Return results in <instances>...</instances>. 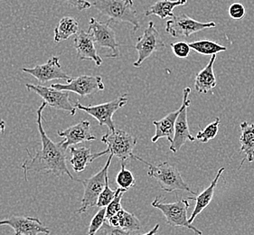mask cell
Instances as JSON below:
<instances>
[{
  "mask_svg": "<svg viewBox=\"0 0 254 235\" xmlns=\"http://www.w3.org/2000/svg\"><path fill=\"white\" fill-rule=\"evenodd\" d=\"M47 104L45 102L42 103L40 107L36 111V124L38 127V131L40 134L42 148L37 150L33 156L27 150L28 158L21 166V169L24 171L25 178L27 180V174L29 171L36 172H45L46 174L55 175L60 177L61 176L66 175L72 181L82 182L80 179L74 178L70 173L66 163L65 149L62 147L61 142L55 143L48 138L45 128L43 127V113Z\"/></svg>",
  "mask_w": 254,
  "mask_h": 235,
  "instance_id": "obj_1",
  "label": "cell"
},
{
  "mask_svg": "<svg viewBox=\"0 0 254 235\" xmlns=\"http://www.w3.org/2000/svg\"><path fill=\"white\" fill-rule=\"evenodd\" d=\"M133 159H137L138 161L147 165L148 168V176L156 179L158 184H160L161 189L164 190L165 192L172 193L174 191L181 190L191 193L193 195H197V194L192 191L189 185L184 181L183 177L176 165L170 164L168 161L153 165L135 155Z\"/></svg>",
  "mask_w": 254,
  "mask_h": 235,
  "instance_id": "obj_2",
  "label": "cell"
},
{
  "mask_svg": "<svg viewBox=\"0 0 254 235\" xmlns=\"http://www.w3.org/2000/svg\"><path fill=\"white\" fill-rule=\"evenodd\" d=\"M92 4L102 15L108 16L110 20L130 24L133 26V33L140 28L133 0H96Z\"/></svg>",
  "mask_w": 254,
  "mask_h": 235,
  "instance_id": "obj_3",
  "label": "cell"
},
{
  "mask_svg": "<svg viewBox=\"0 0 254 235\" xmlns=\"http://www.w3.org/2000/svg\"><path fill=\"white\" fill-rule=\"evenodd\" d=\"M102 142L107 145V149L93 154L92 160L101 158L106 154H110L125 162L127 159L134 157L133 150L137 145V139L131 134L124 130L116 129L114 132L106 133L102 138Z\"/></svg>",
  "mask_w": 254,
  "mask_h": 235,
  "instance_id": "obj_4",
  "label": "cell"
},
{
  "mask_svg": "<svg viewBox=\"0 0 254 235\" xmlns=\"http://www.w3.org/2000/svg\"><path fill=\"white\" fill-rule=\"evenodd\" d=\"M189 199H178L175 203L166 204L163 203L160 196H158L156 199L151 203L154 208L160 210L163 215L166 217L167 224L171 227H181L187 228L189 230L193 231L196 235H202V231L199 230L194 227L192 224L189 223L188 219V210L190 206Z\"/></svg>",
  "mask_w": 254,
  "mask_h": 235,
  "instance_id": "obj_5",
  "label": "cell"
},
{
  "mask_svg": "<svg viewBox=\"0 0 254 235\" xmlns=\"http://www.w3.org/2000/svg\"><path fill=\"white\" fill-rule=\"evenodd\" d=\"M113 156L110 155L107 163L101 169L98 173L92 176V177L87 178L81 183L84 187V193L81 199V205L80 209L77 211V214H83L88 210L94 206H97V203L100 195L105 187L106 176L109 172V168L112 163Z\"/></svg>",
  "mask_w": 254,
  "mask_h": 235,
  "instance_id": "obj_6",
  "label": "cell"
},
{
  "mask_svg": "<svg viewBox=\"0 0 254 235\" xmlns=\"http://www.w3.org/2000/svg\"><path fill=\"white\" fill-rule=\"evenodd\" d=\"M127 103V94H123L120 97L112 100L111 102L102 103L94 106H84L79 102H77L75 106L78 110L82 111L87 114L91 115L92 117L97 119L99 125L107 126L109 129L114 132L116 130L115 124L113 122V115L114 113L119 111L121 108L124 107Z\"/></svg>",
  "mask_w": 254,
  "mask_h": 235,
  "instance_id": "obj_7",
  "label": "cell"
},
{
  "mask_svg": "<svg viewBox=\"0 0 254 235\" xmlns=\"http://www.w3.org/2000/svg\"><path fill=\"white\" fill-rule=\"evenodd\" d=\"M111 22L112 20L109 19L106 23H102L92 17L88 33L97 46L111 50V53L106 56L107 58H118L120 57V45L116 40V34L110 25Z\"/></svg>",
  "mask_w": 254,
  "mask_h": 235,
  "instance_id": "obj_8",
  "label": "cell"
},
{
  "mask_svg": "<svg viewBox=\"0 0 254 235\" xmlns=\"http://www.w3.org/2000/svg\"><path fill=\"white\" fill-rule=\"evenodd\" d=\"M26 87L29 92H35L39 95L48 106L59 111L68 112L71 116L76 114L77 108L71 103L69 92L58 91L54 88L46 87L41 84L35 85L26 83Z\"/></svg>",
  "mask_w": 254,
  "mask_h": 235,
  "instance_id": "obj_9",
  "label": "cell"
},
{
  "mask_svg": "<svg viewBox=\"0 0 254 235\" xmlns=\"http://www.w3.org/2000/svg\"><path fill=\"white\" fill-rule=\"evenodd\" d=\"M165 47L166 45L161 39L155 24L150 21L146 30L144 31L142 36L138 38L137 44L135 45V49L137 50L138 57L137 61L133 63V66L136 68L141 66L143 61L151 57L154 53L160 51Z\"/></svg>",
  "mask_w": 254,
  "mask_h": 235,
  "instance_id": "obj_10",
  "label": "cell"
},
{
  "mask_svg": "<svg viewBox=\"0 0 254 235\" xmlns=\"http://www.w3.org/2000/svg\"><path fill=\"white\" fill-rule=\"evenodd\" d=\"M51 87L58 91L74 92L81 98L91 96L105 89L102 78L100 75H81L71 79L66 83L53 84Z\"/></svg>",
  "mask_w": 254,
  "mask_h": 235,
  "instance_id": "obj_11",
  "label": "cell"
},
{
  "mask_svg": "<svg viewBox=\"0 0 254 235\" xmlns=\"http://www.w3.org/2000/svg\"><path fill=\"white\" fill-rule=\"evenodd\" d=\"M216 25L214 22H207L202 23L194 20L186 14H180L178 15H174L171 19L167 21L166 26V33L173 37H181V36H188L198 33L201 31L215 27Z\"/></svg>",
  "mask_w": 254,
  "mask_h": 235,
  "instance_id": "obj_12",
  "label": "cell"
},
{
  "mask_svg": "<svg viewBox=\"0 0 254 235\" xmlns=\"http://www.w3.org/2000/svg\"><path fill=\"white\" fill-rule=\"evenodd\" d=\"M190 92H191V89L189 87H186L183 90V102L180 107V113L176 121L173 142L169 147V149L173 153L178 152L180 148L186 144L187 140H191V141L195 140V138L190 132L189 126H188V109L191 104V101L189 100Z\"/></svg>",
  "mask_w": 254,
  "mask_h": 235,
  "instance_id": "obj_13",
  "label": "cell"
},
{
  "mask_svg": "<svg viewBox=\"0 0 254 235\" xmlns=\"http://www.w3.org/2000/svg\"><path fill=\"white\" fill-rule=\"evenodd\" d=\"M21 70L35 77L42 84L53 80H64L66 82L71 80V77L63 71L60 59L57 57L49 58L45 64L36 65L34 68H22Z\"/></svg>",
  "mask_w": 254,
  "mask_h": 235,
  "instance_id": "obj_14",
  "label": "cell"
},
{
  "mask_svg": "<svg viewBox=\"0 0 254 235\" xmlns=\"http://www.w3.org/2000/svg\"><path fill=\"white\" fill-rule=\"evenodd\" d=\"M7 225L15 231V235H49L51 231L44 226L40 219L23 216L12 215L5 220H0V226Z\"/></svg>",
  "mask_w": 254,
  "mask_h": 235,
  "instance_id": "obj_15",
  "label": "cell"
},
{
  "mask_svg": "<svg viewBox=\"0 0 254 235\" xmlns=\"http://www.w3.org/2000/svg\"><path fill=\"white\" fill-rule=\"evenodd\" d=\"M58 136L64 138L62 147L66 150L71 146L82 143L85 141L96 140V137L92 133L91 123L89 120H81V122L72 125L64 130H59Z\"/></svg>",
  "mask_w": 254,
  "mask_h": 235,
  "instance_id": "obj_16",
  "label": "cell"
},
{
  "mask_svg": "<svg viewBox=\"0 0 254 235\" xmlns=\"http://www.w3.org/2000/svg\"><path fill=\"white\" fill-rule=\"evenodd\" d=\"M74 48L77 52V58L81 61L90 60L94 61L97 66L102 65V57L98 55L95 43L88 32L81 30L78 33L74 38Z\"/></svg>",
  "mask_w": 254,
  "mask_h": 235,
  "instance_id": "obj_17",
  "label": "cell"
},
{
  "mask_svg": "<svg viewBox=\"0 0 254 235\" xmlns=\"http://www.w3.org/2000/svg\"><path fill=\"white\" fill-rule=\"evenodd\" d=\"M180 113V108L178 111L170 113L160 120H154L153 124L156 127V132L151 138L153 143L158 142L159 138H167L170 143L173 142L175 136V126L178 115Z\"/></svg>",
  "mask_w": 254,
  "mask_h": 235,
  "instance_id": "obj_18",
  "label": "cell"
},
{
  "mask_svg": "<svg viewBox=\"0 0 254 235\" xmlns=\"http://www.w3.org/2000/svg\"><path fill=\"white\" fill-rule=\"evenodd\" d=\"M216 55L212 56L208 64L201 72L196 73L194 79V89L199 93H207L216 86V78L214 75V64Z\"/></svg>",
  "mask_w": 254,
  "mask_h": 235,
  "instance_id": "obj_19",
  "label": "cell"
},
{
  "mask_svg": "<svg viewBox=\"0 0 254 235\" xmlns=\"http://www.w3.org/2000/svg\"><path fill=\"white\" fill-rule=\"evenodd\" d=\"M224 171V168H221V169H219L217 174H216L215 177L212 181V183L209 185L208 187L204 190L203 192H202L201 194H197L196 198H193V197L190 198L191 200H194L195 201L194 209H193V213L191 215V217L188 219L190 224H192L194 219H195V217L199 214H201V212L203 209H205L208 206L209 204L211 203V201H212L213 197H214V189H215L217 183H218L219 179L221 177V176H222Z\"/></svg>",
  "mask_w": 254,
  "mask_h": 235,
  "instance_id": "obj_20",
  "label": "cell"
},
{
  "mask_svg": "<svg viewBox=\"0 0 254 235\" xmlns=\"http://www.w3.org/2000/svg\"><path fill=\"white\" fill-rule=\"evenodd\" d=\"M107 221L109 225L130 233L141 230V224L140 221L137 219V216L124 209H122L117 215L112 216Z\"/></svg>",
  "mask_w": 254,
  "mask_h": 235,
  "instance_id": "obj_21",
  "label": "cell"
},
{
  "mask_svg": "<svg viewBox=\"0 0 254 235\" xmlns=\"http://www.w3.org/2000/svg\"><path fill=\"white\" fill-rule=\"evenodd\" d=\"M188 0H158L155 2L145 13L146 16L157 15L160 19L173 17V11L177 6L187 5Z\"/></svg>",
  "mask_w": 254,
  "mask_h": 235,
  "instance_id": "obj_22",
  "label": "cell"
},
{
  "mask_svg": "<svg viewBox=\"0 0 254 235\" xmlns=\"http://www.w3.org/2000/svg\"><path fill=\"white\" fill-rule=\"evenodd\" d=\"M241 152L245 155V159L242 161L243 165L245 159L249 162H253L254 160V124L244 121L241 123Z\"/></svg>",
  "mask_w": 254,
  "mask_h": 235,
  "instance_id": "obj_23",
  "label": "cell"
},
{
  "mask_svg": "<svg viewBox=\"0 0 254 235\" xmlns=\"http://www.w3.org/2000/svg\"><path fill=\"white\" fill-rule=\"evenodd\" d=\"M79 31H80V26L78 21L74 17H71V16L63 17L55 28L54 41L56 43L65 41L71 36L78 35Z\"/></svg>",
  "mask_w": 254,
  "mask_h": 235,
  "instance_id": "obj_24",
  "label": "cell"
},
{
  "mask_svg": "<svg viewBox=\"0 0 254 235\" xmlns=\"http://www.w3.org/2000/svg\"><path fill=\"white\" fill-rule=\"evenodd\" d=\"M70 153H71L70 164L76 173L83 172L87 167L93 162L92 160L93 154H92L91 148H85V147L74 148L72 146L70 148Z\"/></svg>",
  "mask_w": 254,
  "mask_h": 235,
  "instance_id": "obj_25",
  "label": "cell"
},
{
  "mask_svg": "<svg viewBox=\"0 0 254 235\" xmlns=\"http://www.w3.org/2000/svg\"><path fill=\"white\" fill-rule=\"evenodd\" d=\"M189 46L192 50L198 53L200 55L211 56V57L227 50V47L221 46L217 43L209 39H202L198 41L192 42L189 44Z\"/></svg>",
  "mask_w": 254,
  "mask_h": 235,
  "instance_id": "obj_26",
  "label": "cell"
},
{
  "mask_svg": "<svg viewBox=\"0 0 254 235\" xmlns=\"http://www.w3.org/2000/svg\"><path fill=\"white\" fill-rule=\"evenodd\" d=\"M116 182L120 188L125 190H129L136 185V180L133 176V174L126 169L125 162H122V169L117 175Z\"/></svg>",
  "mask_w": 254,
  "mask_h": 235,
  "instance_id": "obj_27",
  "label": "cell"
},
{
  "mask_svg": "<svg viewBox=\"0 0 254 235\" xmlns=\"http://www.w3.org/2000/svg\"><path fill=\"white\" fill-rule=\"evenodd\" d=\"M219 125H220V118H216L215 120L210 123L203 130L199 131L196 135V138L203 143H207L210 140L214 139L219 131Z\"/></svg>",
  "mask_w": 254,
  "mask_h": 235,
  "instance_id": "obj_28",
  "label": "cell"
},
{
  "mask_svg": "<svg viewBox=\"0 0 254 235\" xmlns=\"http://www.w3.org/2000/svg\"><path fill=\"white\" fill-rule=\"evenodd\" d=\"M126 192L127 190L120 188V187L117 188V194L115 195L114 199L112 200V203L106 207V220L117 215L119 212H121L123 209L122 206V196Z\"/></svg>",
  "mask_w": 254,
  "mask_h": 235,
  "instance_id": "obj_29",
  "label": "cell"
},
{
  "mask_svg": "<svg viewBox=\"0 0 254 235\" xmlns=\"http://www.w3.org/2000/svg\"><path fill=\"white\" fill-rule=\"evenodd\" d=\"M106 221V207L100 208L97 212L96 215L93 216L91 224L89 225V230L87 235H95L97 232L102 229V225H104Z\"/></svg>",
  "mask_w": 254,
  "mask_h": 235,
  "instance_id": "obj_30",
  "label": "cell"
},
{
  "mask_svg": "<svg viewBox=\"0 0 254 235\" xmlns=\"http://www.w3.org/2000/svg\"><path fill=\"white\" fill-rule=\"evenodd\" d=\"M117 194V189L112 190L110 185H109V176H106V184H105V187L102 192V194L99 197L98 203H97V206L100 208H103V207H107L108 205L112 203V200L114 199L115 195Z\"/></svg>",
  "mask_w": 254,
  "mask_h": 235,
  "instance_id": "obj_31",
  "label": "cell"
},
{
  "mask_svg": "<svg viewBox=\"0 0 254 235\" xmlns=\"http://www.w3.org/2000/svg\"><path fill=\"white\" fill-rule=\"evenodd\" d=\"M171 48L174 55L178 58H187L190 55L191 47L186 42H178L171 44Z\"/></svg>",
  "mask_w": 254,
  "mask_h": 235,
  "instance_id": "obj_32",
  "label": "cell"
},
{
  "mask_svg": "<svg viewBox=\"0 0 254 235\" xmlns=\"http://www.w3.org/2000/svg\"><path fill=\"white\" fill-rule=\"evenodd\" d=\"M228 14L234 20L243 19L245 15V7L243 4L234 2L229 6Z\"/></svg>",
  "mask_w": 254,
  "mask_h": 235,
  "instance_id": "obj_33",
  "label": "cell"
},
{
  "mask_svg": "<svg viewBox=\"0 0 254 235\" xmlns=\"http://www.w3.org/2000/svg\"><path fill=\"white\" fill-rule=\"evenodd\" d=\"M102 232L103 235H131L130 232L114 227L108 223H104V225H102Z\"/></svg>",
  "mask_w": 254,
  "mask_h": 235,
  "instance_id": "obj_34",
  "label": "cell"
},
{
  "mask_svg": "<svg viewBox=\"0 0 254 235\" xmlns=\"http://www.w3.org/2000/svg\"><path fill=\"white\" fill-rule=\"evenodd\" d=\"M69 5L75 7L79 11L86 10L91 8L92 4L87 0H65Z\"/></svg>",
  "mask_w": 254,
  "mask_h": 235,
  "instance_id": "obj_35",
  "label": "cell"
},
{
  "mask_svg": "<svg viewBox=\"0 0 254 235\" xmlns=\"http://www.w3.org/2000/svg\"><path fill=\"white\" fill-rule=\"evenodd\" d=\"M158 229H159V225H157L155 227H154V228H153L152 230L149 231V232L147 233V234H145V235H157Z\"/></svg>",
  "mask_w": 254,
  "mask_h": 235,
  "instance_id": "obj_36",
  "label": "cell"
},
{
  "mask_svg": "<svg viewBox=\"0 0 254 235\" xmlns=\"http://www.w3.org/2000/svg\"><path fill=\"white\" fill-rule=\"evenodd\" d=\"M5 122L3 120V119H1V118H0V133L5 132Z\"/></svg>",
  "mask_w": 254,
  "mask_h": 235,
  "instance_id": "obj_37",
  "label": "cell"
}]
</instances>
